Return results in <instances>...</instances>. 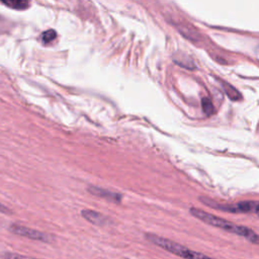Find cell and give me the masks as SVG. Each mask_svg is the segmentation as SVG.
I'll list each match as a JSON object with an SVG mask.
<instances>
[{
  "instance_id": "10",
  "label": "cell",
  "mask_w": 259,
  "mask_h": 259,
  "mask_svg": "<svg viewBox=\"0 0 259 259\" xmlns=\"http://www.w3.org/2000/svg\"><path fill=\"white\" fill-rule=\"evenodd\" d=\"M57 37V32L54 29H48L41 33V41L45 44H49L53 41Z\"/></svg>"
},
{
  "instance_id": "5",
  "label": "cell",
  "mask_w": 259,
  "mask_h": 259,
  "mask_svg": "<svg viewBox=\"0 0 259 259\" xmlns=\"http://www.w3.org/2000/svg\"><path fill=\"white\" fill-rule=\"evenodd\" d=\"M81 215L88 221L89 223L96 225V226H105L107 224H109V220L107 217L103 215L100 212H97L95 210H91V209H83L81 211Z\"/></svg>"
},
{
  "instance_id": "4",
  "label": "cell",
  "mask_w": 259,
  "mask_h": 259,
  "mask_svg": "<svg viewBox=\"0 0 259 259\" xmlns=\"http://www.w3.org/2000/svg\"><path fill=\"white\" fill-rule=\"evenodd\" d=\"M9 231L17 236L25 237L30 240H35V241H40L44 243H51L54 241V237H52L49 234L39 232L34 229H30L18 224H12L9 226Z\"/></svg>"
},
{
  "instance_id": "6",
  "label": "cell",
  "mask_w": 259,
  "mask_h": 259,
  "mask_svg": "<svg viewBox=\"0 0 259 259\" xmlns=\"http://www.w3.org/2000/svg\"><path fill=\"white\" fill-rule=\"evenodd\" d=\"M88 191L95 196H99V197L105 198L110 201L119 202L121 200V195L119 193L112 192V191H109V190H106V189H103V188H100L97 186L88 187Z\"/></svg>"
},
{
  "instance_id": "9",
  "label": "cell",
  "mask_w": 259,
  "mask_h": 259,
  "mask_svg": "<svg viewBox=\"0 0 259 259\" xmlns=\"http://www.w3.org/2000/svg\"><path fill=\"white\" fill-rule=\"evenodd\" d=\"M201 105H202V109L204 111L205 114L207 115H211L213 112H214V107H213V104L211 102V100L207 97H204L202 100H201Z\"/></svg>"
},
{
  "instance_id": "1",
  "label": "cell",
  "mask_w": 259,
  "mask_h": 259,
  "mask_svg": "<svg viewBox=\"0 0 259 259\" xmlns=\"http://www.w3.org/2000/svg\"><path fill=\"white\" fill-rule=\"evenodd\" d=\"M189 211L193 217L197 218L198 220L204 222L207 225H210L212 227L225 230L227 232L242 236L245 239H247L249 242L259 245V235L247 227L237 226V225L233 224L232 222H229L227 220H224L222 218H219L217 215H213L211 213H208V212L198 209L196 207H191L189 209Z\"/></svg>"
},
{
  "instance_id": "11",
  "label": "cell",
  "mask_w": 259,
  "mask_h": 259,
  "mask_svg": "<svg viewBox=\"0 0 259 259\" xmlns=\"http://www.w3.org/2000/svg\"><path fill=\"white\" fill-rule=\"evenodd\" d=\"M0 257L3 259H36V258L27 257L18 253H14V252H3L0 254Z\"/></svg>"
},
{
  "instance_id": "12",
  "label": "cell",
  "mask_w": 259,
  "mask_h": 259,
  "mask_svg": "<svg viewBox=\"0 0 259 259\" xmlns=\"http://www.w3.org/2000/svg\"><path fill=\"white\" fill-rule=\"evenodd\" d=\"M0 212H1V213H5V214H10V213H11V210H10L7 206H5L4 204L0 203Z\"/></svg>"
},
{
  "instance_id": "3",
  "label": "cell",
  "mask_w": 259,
  "mask_h": 259,
  "mask_svg": "<svg viewBox=\"0 0 259 259\" xmlns=\"http://www.w3.org/2000/svg\"><path fill=\"white\" fill-rule=\"evenodd\" d=\"M200 200L203 204L208 205L209 207L217 208L223 211L234 212V213H256L259 215V201L246 200L240 201L234 204H220L209 198L200 197Z\"/></svg>"
},
{
  "instance_id": "7",
  "label": "cell",
  "mask_w": 259,
  "mask_h": 259,
  "mask_svg": "<svg viewBox=\"0 0 259 259\" xmlns=\"http://www.w3.org/2000/svg\"><path fill=\"white\" fill-rule=\"evenodd\" d=\"M1 3L5 6H8L12 9H17V10H23L26 9L29 6L28 1H23V0H8V1H1Z\"/></svg>"
},
{
  "instance_id": "8",
  "label": "cell",
  "mask_w": 259,
  "mask_h": 259,
  "mask_svg": "<svg viewBox=\"0 0 259 259\" xmlns=\"http://www.w3.org/2000/svg\"><path fill=\"white\" fill-rule=\"evenodd\" d=\"M222 85H223V87H224V90H225L226 94L229 96L230 99H232V100H238V99L241 98L240 92H239L234 86H232V85H230V84H228V83H226V82H222Z\"/></svg>"
},
{
  "instance_id": "2",
  "label": "cell",
  "mask_w": 259,
  "mask_h": 259,
  "mask_svg": "<svg viewBox=\"0 0 259 259\" xmlns=\"http://www.w3.org/2000/svg\"><path fill=\"white\" fill-rule=\"evenodd\" d=\"M145 236L148 241L152 242L153 244L157 245L158 247H160L174 255L182 257L184 259H214V258L208 257L202 253L189 250L185 246L180 245L176 242H173L169 239H166V238L154 235V234H146Z\"/></svg>"
}]
</instances>
